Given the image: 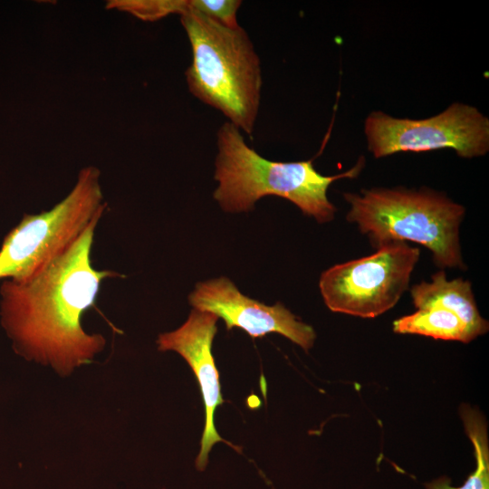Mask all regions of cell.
Wrapping results in <instances>:
<instances>
[{
    "label": "cell",
    "mask_w": 489,
    "mask_h": 489,
    "mask_svg": "<svg viewBox=\"0 0 489 489\" xmlns=\"http://www.w3.org/2000/svg\"><path fill=\"white\" fill-rule=\"evenodd\" d=\"M100 219L34 274L20 281L5 279L1 285L2 323L16 350L61 374L90 362L105 346L103 336L85 332L81 321L94 304L101 283L121 276L92 266Z\"/></svg>",
    "instance_id": "obj_1"
},
{
    "label": "cell",
    "mask_w": 489,
    "mask_h": 489,
    "mask_svg": "<svg viewBox=\"0 0 489 489\" xmlns=\"http://www.w3.org/2000/svg\"><path fill=\"white\" fill-rule=\"evenodd\" d=\"M217 148L215 179L219 185L214 198L223 210L249 211L261 197L273 195L292 202L319 223L334 218L336 207L327 197L330 185L340 178L355 177L364 165L361 158L347 172L323 176L314 168L312 159L272 161L249 147L240 129L229 121L217 131Z\"/></svg>",
    "instance_id": "obj_2"
},
{
    "label": "cell",
    "mask_w": 489,
    "mask_h": 489,
    "mask_svg": "<svg viewBox=\"0 0 489 489\" xmlns=\"http://www.w3.org/2000/svg\"><path fill=\"white\" fill-rule=\"evenodd\" d=\"M180 21L192 50L186 71L189 91L251 137L259 112L262 73L247 33L241 26L225 27L189 4Z\"/></svg>",
    "instance_id": "obj_3"
},
{
    "label": "cell",
    "mask_w": 489,
    "mask_h": 489,
    "mask_svg": "<svg viewBox=\"0 0 489 489\" xmlns=\"http://www.w3.org/2000/svg\"><path fill=\"white\" fill-rule=\"evenodd\" d=\"M347 220L358 225L373 244L411 241L428 248L439 267L465 268L459 226L465 207L427 188H372L345 193Z\"/></svg>",
    "instance_id": "obj_4"
},
{
    "label": "cell",
    "mask_w": 489,
    "mask_h": 489,
    "mask_svg": "<svg viewBox=\"0 0 489 489\" xmlns=\"http://www.w3.org/2000/svg\"><path fill=\"white\" fill-rule=\"evenodd\" d=\"M106 209L100 170L82 169L71 192L51 209L24 215L0 248V279L24 280L70 247Z\"/></svg>",
    "instance_id": "obj_5"
},
{
    "label": "cell",
    "mask_w": 489,
    "mask_h": 489,
    "mask_svg": "<svg viewBox=\"0 0 489 489\" xmlns=\"http://www.w3.org/2000/svg\"><path fill=\"white\" fill-rule=\"evenodd\" d=\"M420 252L391 242L374 254L333 265L321 275L326 306L334 312L374 318L393 308L408 289Z\"/></svg>",
    "instance_id": "obj_6"
},
{
    "label": "cell",
    "mask_w": 489,
    "mask_h": 489,
    "mask_svg": "<svg viewBox=\"0 0 489 489\" xmlns=\"http://www.w3.org/2000/svg\"><path fill=\"white\" fill-rule=\"evenodd\" d=\"M368 149L377 158L401 151L452 149L471 158L489 149V120L475 107L454 103L423 120L398 119L381 111L365 120Z\"/></svg>",
    "instance_id": "obj_7"
},
{
    "label": "cell",
    "mask_w": 489,
    "mask_h": 489,
    "mask_svg": "<svg viewBox=\"0 0 489 489\" xmlns=\"http://www.w3.org/2000/svg\"><path fill=\"white\" fill-rule=\"evenodd\" d=\"M188 301L195 309L222 318L227 330L237 327L252 338L279 333L306 351L313 346L316 338L312 327L299 321L282 303L268 306L251 299L226 277L198 283Z\"/></svg>",
    "instance_id": "obj_8"
},
{
    "label": "cell",
    "mask_w": 489,
    "mask_h": 489,
    "mask_svg": "<svg viewBox=\"0 0 489 489\" xmlns=\"http://www.w3.org/2000/svg\"><path fill=\"white\" fill-rule=\"evenodd\" d=\"M217 320L218 317L214 313L194 308L181 327L160 334L157 340L159 350H173L185 359L200 387L206 409V423L200 452L196 459V467L199 471L206 468L209 452L216 443L223 442L235 450L241 451L236 446L223 439L214 424L216 409L224 403L219 375L211 350L217 330Z\"/></svg>",
    "instance_id": "obj_9"
},
{
    "label": "cell",
    "mask_w": 489,
    "mask_h": 489,
    "mask_svg": "<svg viewBox=\"0 0 489 489\" xmlns=\"http://www.w3.org/2000/svg\"><path fill=\"white\" fill-rule=\"evenodd\" d=\"M431 280L411 288L416 308L436 306L453 312L464 323L473 340L487 332L488 321L478 312L469 281L460 278L448 281L444 271L433 274Z\"/></svg>",
    "instance_id": "obj_10"
},
{
    "label": "cell",
    "mask_w": 489,
    "mask_h": 489,
    "mask_svg": "<svg viewBox=\"0 0 489 489\" xmlns=\"http://www.w3.org/2000/svg\"><path fill=\"white\" fill-rule=\"evenodd\" d=\"M393 331L400 334H419L438 340L469 342L467 329L453 312L440 307L417 309L393 322Z\"/></svg>",
    "instance_id": "obj_11"
},
{
    "label": "cell",
    "mask_w": 489,
    "mask_h": 489,
    "mask_svg": "<svg viewBox=\"0 0 489 489\" xmlns=\"http://www.w3.org/2000/svg\"><path fill=\"white\" fill-rule=\"evenodd\" d=\"M460 415L474 446L475 469L460 487H453L444 483L443 479H438L427 484V489H489V446L485 420L467 405L461 406Z\"/></svg>",
    "instance_id": "obj_12"
},
{
    "label": "cell",
    "mask_w": 489,
    "mask_h": 489,
    "mask_svg": "<svg viewBox=\"0 0 489 489\" xmlns=\"http://www.w3.org/2000/svg\"><path fill=\"white\" fill-rule=\"evenodd\" d=\"M187 5L188 0H122L108 4V7L130 13L145 21H156L170 14H181Z\"/></svg>",
    "instance_id": "obj_13"
},
{
    "label": "cell",
    "mask_w": 489,
    "mask_h": 489,
    "mask_svg": "<svg viewBox=\"0 0 489 489\" xmlns=\"http://www.w3.org/2000/svg\"><path fill=\"white\" fill-rule=\"evenodd\" d=\"M189 6L228 28L240 26L237 11L240 0H188Z\"/></svg>",
    "instance_id": "obj_14"
}]
</instances>
